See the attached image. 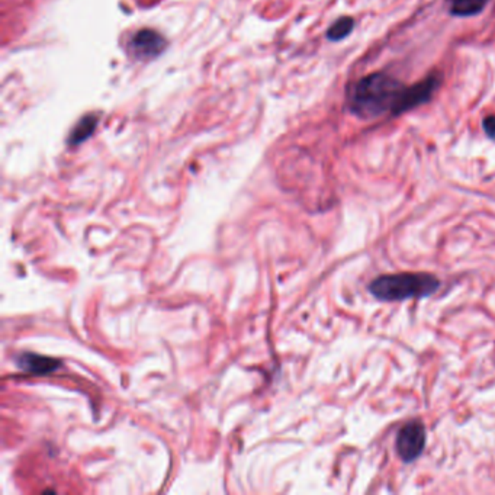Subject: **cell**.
I'll return each mask as SVG.
<instances>
[{
    "mask_svg": "<svg viewBox=\"0 0 495 495\" xmlns=\"http://www.w3.org/2000/svg\"><path fill=\"white\" fill-rule=\"evenodd\" d=\"M405 86L388 73H372L353 84L350 111L362 119H373L395 109Z\"/></svg>",
    "mask_w": 495,
    "mask_h": 495,
    "instance_id": "obj_1",
    "label": "cell"
},
{
    "mask_svg": "<svg viewBox=\"0 0 495 495\" xmlns=\"http://www.w3.org/2000/svg\"><path fill=\"white\" fill-rule=\"evenodd\" d=\"M439 279L429 273H401L377 278L369 285V291L381 301H404L429 296L439 289Z\"/></svg>",
    "mask_w": 495,
    "mask_h": 495,
    "instance_id": "obj_2",
    "label": "cell"
},
{
    "mask_svg": "<svg viewBox=\"0 0 495 495\" xmlns=\"http://www.w3.org/2000/svg\"><path fill=\"white\" fill-rule=\"evenodd\" d=\"M426 446V429L422 422H410L405 424L397 438V452L405 462H413L423 453Z\"/></svg>",
    "mask_w": 495,
    "mask_h": 495,
    "instance_id": "obj_3",
    "label": "cell"
},
{
    "mask_svg": "<svg viewBox=\"0 0 495 495\" xmlns=\"http://www.w3.org/2000/svg\"><path fill=\"white\" fill-rule=\"evenodd\" d=\"M439 84H440V78L438 76V74H431V76H429L427 79H424L422 82L415 83L414 86L405 87L398 103H397L395 109L393 111V115L404 114L410 109L420 107V105L427 103L431 99L433 93L436 92Z\"/></svg>",
    "mask_w": 495,
    "mask_h": 495,
    "instance_id": "obj_4",
    "label": "cell"
},
{
    "mask_svg": "<svg viewBox=\"0 0 495 495\" xmlns=\"http://www.w3.org/2000/svg\"><path fill=\"white\" fill-rule=\"evenodd\" d=\"M163 37L152 29H143L135 34L129 41V51L135 58L148 60L157 57L164 50Z\"/></svg>",
    "mask_w": 495,
    "mask_h": 495,
    "instance_id": "obj_5",
    "label": "cell"
},
{
    "mask_svg": "<svg viewBox=\"0 0 495 495\" xmlns=\"http://www.w3.org/2000/svg\"><path fill=\"white\" fill-rule=\"evenodd\" d=\"M18 366L22 370L41 375V373H48L55 370L58 366V360L38 356V354H22L18 359Z\"/></svg>",
    "mask_w": 495,
    "mask_h": 495,
    "instance_id": "obj_6",
    "label": "cell"
},
{
    "mask_svg": "<svg viewBox=\"0 0 495 495\" xmlns=\"http://www.w3.org/2000/svg\"><path fill=\"white\" fill-rule=\"evenodd\" d=\"M446 2L449 5V12L453 17L467 18L481 13L489 0H446Z\"/></svg>",
    "mask_w": 495,
    "mask_h": 495,
    "instance_id": "obj_7",
    "label": "cell"
},
{
    "mask_svg": "<svg viewBox=\"0 0 495 495\" xmlns=\"http://www.w3.org/2000/svg\"><path fill=\"white\" fill-rule=\"evenodd\" d=\"M353 28H354V21L350 17H343L328 28L327 38L330 41H341L353 31Z\"/></svg>",
    "mask_w": 495,
    "mask_h": 495,
    "instance_id": "obj_8",
    "label": "cell"
},
{
    "mask_svg": "<svg viewBox=\"0 0 495 495\" xmlns=\"http://www.w3.org/2000/svg\"><path fill=\"white\" fill-rule=\"evenodd\" d=\"M98 124V119L95 116H86L84 119L79 123V125L74 128L73 135H71V144H78L83 140H86L90 134L95 131V127Z\"/></svg>",
    "mask_w": 495,
    "mask_h": 495,
    "instance_id": "obj_9",
    "label": "cell"
},
{
    "mask_svg": "<svg viewBox=\"0 0 495 495\" xmlns=\"http://www.w3.org/2000/svg\"><path fill=\"white\" fill-rule=\"evenodd\" d=\"M483 125H484V131L487 132L488 137L495 140V116H487L484 119Z\"/></svg>",
    "mask_w": 495,
    "mask_h": 495,
    "instance_id": "obj_10",
    "label": "cell"
}]
</instances>
